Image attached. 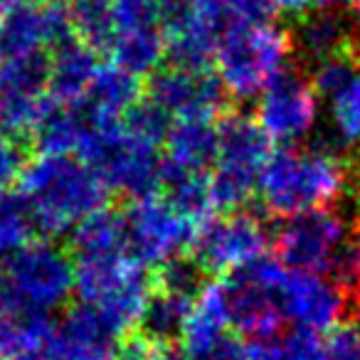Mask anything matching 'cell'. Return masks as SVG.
I'll return each mask as SVG.
<instances>
[{
    "mask_svg": "<svg viewBox=\"0 0 360 360\" xmlns=\"http://www.w3.org/2000/svg\"><path fill=\"white\" fill-rule=\"evenodd\" d=\"M18 193L45 237L70 235L82 220L106 207L109 186L89 160L75 153H37L20 170Z\"/></svg>",
    "mask_w": 360,
    "mask_h": 360,
    "instance_id": "obj_1",
    "label": "cell"
},
{
    "mask_svg": "<svg viewBox=\"0 0 360 360\" xmlns=\"http://www.w3.org/2000/svg\"><path fill=\"white\" fill-rule=\"evenodd\" d=\"M350 188V170L338 153L328 148H281L271 153L259 178L264 207L276 217L333 207Z\"/></svg>",
    "mask_w": 360,
    "mask_h": 360,
    "instance_id": "obj_2",
    "label": "cell"
},
{
    "mask_svg": "<svg viewBox=\"0 0 360 360\" xmlns=\"http://www.w3.org/2000/svg\"><path fill=\"white\" fill-rule=\"evenodd\" d=\"M294 37L274 22L227 25L215 52V75L232 99L259 96L289 65Z\"/></svg>",
    "mask_w": 360,
    "mask_h": 360,
    "instance_id": "obj_3",
    "label": "cell"
},
{
    "mask_svg": "<svg viewBox=\"0 0 360 360\" xmlns=\"http://www.w3.org/2000/svg\"><path fill=\"white\" fill-rule=\"evenodd\" d=\"M75 291L82 304L91 306L119 335H126L143 321L153 294V281L143 264L131 255L106 259H75Z\"/></svg>",
    "mask_w": 360,
    "mask_h": 360,
    "instance_id": "obj_4",
    "label": "cell"
},
{
    "mask_svg": "<svg viewBox=\"0 0 360 360\" xmlns=\"http://www.w3.org/2000/svg\"><path fill=\"white\" fill-rule=\"evenodd\" d=\"M271 143L259 121L247 114H225L217 124V158L210 186L217 210H240L259 188L264 165L271 158Z\"/></svg>",
    "mask_w": 360,
    "mask_h": 360,
    "instance_id": "obj_5",
    "label": "cell"
},
{
    "mask_svg": "<svg viewBox=\"0 0 360 360\" xmlns=\"http://www.w3.org/2000/svg\"><path fill=\"white\" fill-rule=\"evenodd\" d=\"M350 237L348 220L333 207L296 212L276 230V257L289 269L330 274L345 284Z\"/></svg>",
    "mask_w": 360,
    "mask_h": 360,
    "instance_id": "obj_6",
    "label": "cell"
},
{
    "mask_svg": "<svg viewBox=\"0 0 360 360\" xmlns=\"http://www.w3.org/2000/svg\"><path fill=\"white\" fill-rule=\"evenodd\" d=\"M160 150H163L160 146L129 134L121 119L99 126L79 158L89 160L99 170L109 191L136 200L158 193L163 178Z\"/></svg>",
    "mask_w": 360,
    "mask_h": 360,
    "instance_id": "obj_7",
    "label": "cell"
},
{
    "mask_svg": "<svg viewBox=\"0 0 360 360\" xmlns=\"http://www.w3.org/2000/svg\"><path fill=\"white\" fill-rule=\"evenodd\" d=\"M289 276V266L276 257H264L230 271L225 279L230 294L232 326L252 340L276 338L284 326L281 286Z\"/></svg>",
    "mask_w": 360,
    "mask_h": 360,
    "instance_id": "obj_8",
    "label": "cell"
},
{
    "mask_svg": "<svg viewBox=\"0 0 360 360\" xmlns=\"http://www.w3.org/2000/svg\"><path fill=\"white\" fill-rule=\"evenodd\" d=\"M11 289L35 311H55L72 296L77 284V266L60 245L47 240H30L3 262Z\"/></svg>",
    "mask_w": 360,
    "mask_h": 360,
    "instance_id": "obj_9",
    "label": "cell"
},
{
    "mask_svg": "<svg viewBox=\"0 0 360 360\" xmlns=\"http://www.w3.org/2000/svg\"><path fill=\"white\" fill-rule=\"evenodd\" d=\"M200 227L186 217L165 195H150L131 200L126 210L129 252L143 266H163L193 247Z\"/></svg>",
    "mask_w": 360,
    "mask_h": 360,
    "instance_id": "obj_10",
    "label": "cell"
},
{
    "mask_svg": "<svg viewBox=\"0 0 360 360\" xmlns=\"http://www.w3.org/2000/svg\"><path fill=\"white\" fill-rule=\"evenodd\" d=\"M269 245V230L250 212L230 210L200 225L193 242V259L207 274H230L259 259Z\"/></svg>",
    "mask_w": 360,
    "mask_h": 360,
    "instance_id": "obj_11",
    "label": "cell"
},
{
    "mask_svg": "<svg viewBox=\"0 0 360 360\" xmlns=\"http://www.w3.org/2000/svg\"><path fill=\"white\" fill-rule=\"evenodd\" d=\"M321 116V96L311 79L294 70H284L259 96L255 119L271 141L294 146L316 131Z\"/></svg>",
    "mask_w": 360,
    "mask_h": 360,
    "instance_id": "obj_12",
    "label": "cell"
},
{
    "mask_svg": "<svg viewBox=\"0 0 360 360\" xmlns=\"http://www.w3.org/2000/svg\"><path fill=\"white\" fill-rule=\"evenodd\" d=\"M75 37L70 11L57 0H18L0 20V62L47 55Z\"/></svg>",
    "mask_w": 360,
    "mask_h": 360,
    "instance_id": "obj_13",
    "label": "cell"
},
{
    "mask_svg": "<svg viewBox=\"0 0 360 360\" xmlns=\"http://www.w3.org/2000/svg\"><path fill=\"white\" fill-rule=\"evenodd\" d=\"M227 91L220 77L200 67L168 65L148 77V99L170 119H217L225 111Z\"/></svg>",
    "mask_w": 360,
    "mask_h": 360,
    "instance_id": "obj_14",
    "label": "cell"
},
{
    "mask_svg": "<svg viewBox=\"0 0 360 360\" xmlns=\"http://www.w3.org/2000/svg\"><path fill=\"white\" fill-rule=\"evenodd\" d=\"M50 101V57L30 55L0 62V129L30 134Z\"/></svg>",
    "mask_w": 360,
    "mask_h": 360,
    "instance_id": "obj_15",
    "label": "cell"
},
{
    "mask_svg": "<svg viewBox=\"0 0 360 360\" xmlns=\"http://www.w3.org/2000/svg\"><path fill=\"white\" fill-rule=\"evenodd\" d=\"M281 309L284 319L299 330L309 333H328L345 319L348 311V291L330 274L289 269L281 286Z\"/></svg>",
    "mask_w": 360,
    "mask_h": 360,
    "instance_id": "obj_16",
    "label": "cell"
},
{
    "mask_svg": "<svg viewBox=\"0 0 360 360\" xmlns=\"http://www.w3.org/2000/svg\"><path fill=\"white\" fill-rule=\"evenodd\" d=\"M225 22L193 0H168L163 13V32L170 65L200 67L215 65V52Z\"/></svg>",
    "mask_w": 360,
    "mask_h": 360,
    "instance_id": "obj_17",
    "label": "cell"
},
{
    "mask_svg": "<svg viewBox=\"0 0 360 360\" xmlns=\"http://www.w3.org/2000/svg\"><path fill=\"white\" fill-rule=\"evenodd\" d=\"M116 330L91 306L67 311L45 345L47 360H114Z\"/></svg>",
    "mask_w": 360,
    "mask_h": 360,
    "instance_id": "obj_18",
    "label": "cell"
},
{
    "mask_svg": "<svg viewBox=\"0 0 360 360\" xmlns=\"http://www.w3.org/2000/svg\"><path fill=\"white\" fill-rule=\"evenodd\" d=\"M230 326L232 311L225 281H207L193 299L191 314L178 338L183 340V348L205 358L225 340V330Z\"/></svg>",
    "mask_w": 360,
    "mask_h": 360,
    "instance_id": "obj_19",
    "label": "cell"
},
{
    "mask_svg": "<svg viewBox=\"0 0 360 360\" xmlns=\"http://www.w3.org/2000/svg\"><path fill=\"white\" fill-rule=\"evenodd\" d=\"M358 35L353 20L340 15V11H319L301 15L294 32V50H299L306 60L319 62L323 57L338 55L358 45Z\"/></svg>",
    "mask_w": 360,
    "mask_h": 360,
    "instance_id": "obj_20",
    "label": "cell"
},
{
    "mask_svg": "<svg viewBox=\"0 0 360 360\" xmlns=\"http://www.w3.org/2000/svg\"><path fill=\"white\" fill-rule=\"evenodd\" d=\"M96 70L99 62L94 47L82 42L79 37H70L50 55V96L62 104L82 101Z\"/></svg>",
    "mask_w": 360,
    "mask_h": 360,
    "instance_id": "obj_21",
    "label": "cell"
},
{
    "mask_svg": "<svg viewBox=\"0 0 360 360\" xmlns=\"http://www.w3.org/2000/svg\"><path fill=\"white\" fill-rule=\"evenodd\" d=\"M141 101V82L119 65H99L79 104L101 121H121Z\"/></svg>",
    "mask_w": 360,
    "mask_h": 360,
    "instance_id": "obj_22",
    "label": "cell"
},
{
    "mask_svg": "<svg viewBox=\"0 0 360 360\" xmlns=\"http://www.w3.org/2000/svg\"><path fill=\"white\" fill-rule=\"evenodd\" d=\"M217 158V124L212 119H175L163 143V160L188 170H207Z\"/></svg>",
    "mask_w": 360,
    "mask_h": 360,
    "instance_id": "obj_23",
    "label": "cell"
},
{
    "mask_svg": "<svg viewBox=\"0 0 360 360\" xmlns=\"http://www.w3.org/2000/svg\"><path fill=\"white\" fill-rule=\"evenodd\" d=\"M106 52L111 55L114 65L141 79L160 70L163 60L168 57V42L160 25L119 27Z\"/></svg>",
    "mask_w": 360,
    "mask_h": 360,
    "instance_id": "obj_24",
    "label": "cell"
},
{
    "mask_svg": "<svg viewBox=\"0 0 360 360\" xmlns=\"http://www.w3.org/2000/svg\"><path fill=\"white\" fill-rule=\"evenodd\" d=\"M70 235L75 259H106V257L131 255L126 215L109 207H101L82 220Z\"/></svg>",
    "mask_w": 360,
    "mask_h": 360,
    "instance_id": "obj_25",
    "label": "cell"
},
{
    "mask_svg": "<svg viewBox=\"0 0 360 360\" xmlns=\"http://www.w3.org/2000/svg\"><path fill=\"white\" fill-rule=\"evenodd\" d=\"M163 195L178 207L186 217H191L198 227L215 217V198H212L210 175L205 170H188L170 165L163 160V178H160Z\"/></svg>",
    "mask_w": 360,
    "mask_h": 360,
    "instance_id": "obj_26",
    "label": "cell"
},
{
    "mask_svg": "<svg viewBox=\"0 0 360 360\" xmlns=\"http://www.w3.org/2000/svg\"><path fill=\"white\" fill-rule=\"evenodd\" d=\"M193 299H195V296L163 289V286H155V281H153V294H150L143 321H141L143 330L148 335H153V338L163 340V343L168 338L180 335V330L186 326L188 314H191Z\"/></svg>",
    "mask_w": 360,
    "mask_h": 360,
    "instance_id": "obj_27",
    "label": "cell"
},
{
    "mask_svg": "<svg viewBox=\"0 0 360 360\" xmlns=\"http://www.w3.org/2000/svg\"><path fill=\"white\" fill-rule=\"evenodd\" d=\"M67 11H70L75 37L91 45L96 52L109 50V42L114 40L116 32L111 0H70Z\"/></svg>",
    "mask_w": 360,
    "mask_h": 360,
    "instance_id": "obj_28",
    "label": "cell"
},
{
    "mask_svg": "<svg viewBox=\"0 0 360 360\" xmlns=\"http://www.w3.org/2000/svg\"><path fill=\"white\" fill-rule=\"evenodd\" d=\"M247 360H328V355L319 333L296 328L281 340H252L247 345Z\"/></svg>",
    "mask_w": 360,
    "mask_h": 360,
    "instance_id": "obj_29",
    "label": "cell"
},
{
    "mask_svg": "<svg viewBox=\"0 0 360 360\" xmlns=\"http://www.w3.org/2000/svg\"><path fill=\"white\" fill-rule=\"evenodd\" d=\"M326 104H328L330 136L335 143L340 148L360 146V75L348 86L335 91L330 99H326Z\"/></svg>",
    "mask_w": 360,
    "mask_h": 360,
    "instance_id": "obj_30",
    "label": "cell"
},
{
    "mask_svg": "<svg viewBox=\"0 0 360 360\" xmlns=\"http://www.w3.org/2000/svg\"><path fill=\"white\" fill-rule=\"evenodd\" d=\"M32 230L35 222L20 193H11L8 188L0 191V259L27 245L32 240Z\"/></svg>",
    "mask_w": 360,
    "mask_h": 360,
    "instance_id": "obj_31",
    "label": "cell"
},
{
    "mask_svg": "<svg viewBox=\"0 0 360 360\" xmlns=\"http://www.w3.org/2000/svg\"><path fill=\"white\" fill-rule=\"evenodd\" d=\"M360 75V47H350L338 55L323 57V60L314 62L311 70V84L319 91L321 99H330L335 91L348 86L355 77Z\"/></svg>",
    "mask_w": 360,
    "mask_h": 360,
    "instance_id": "obj_32",
    "label": "cell"
},
{
    "mask_svg": "<svg viewBox=\"0 0 360 360\" xmlns=\"http://www.w3.org/2000/svg\"><path fill=\"white\" fill-rule=\"evenodd\" d=\"M198 6L225 22V27L271 22V15L276 13L274 0H205Z\"/></svg>",
    "mask_w": 360,
    "mask_h": 360,
    "instance_id": "obj_33",
    "label": "cell"
},
{
    "mask_svg": "<svg viewBox=\"0 0 360 360\" xmlns=\"http://www.w3.org/2000/svg\"><path fill=\"white\" fill-rule=\"evenodd\" d=\"M124 126L136 139H143L148 143H155L163 148L165 136H168L170 126H173V119L150 99H141L124 116Z\"/></svg>",
    "mask_w": 360,
    "mask_h": 360,
    "instance_id": "obj_34",
    "label": "cell"
},
{
    "mask_svg": "<svg viewBox=\"0 0 360 360\" xmlns=\"http://www.w3.org/2000/svg\"><path fill=\"white\" fill-rule=\"evenodd\" d=\"M114 6L116 30L119 27H139V25H160L163 27V13L168 0H111Z\"/></svg>",
    "mask_w": 360,
    "mask_h": 360,
    "instance_id": "obj_35",
    "label": "cell"
},
{
    "mask_svg": "<svg viewBox=\"0 0 360 360\" xmlns=\"http://www.w3.org/2000/svg\"><path fill=\"white\" fill-rule=\"evenodd\" d=\"M328 360H360V319H343L326 338Z\"/></svg>",
    "mask_w": 360,
    "mask_h": 360,
    "instance_id": "obj_36",
    "label": "cell"
},
{
    "mask_svg": "<svg viewBox=\"0 0 360 360\" xmlns=\"http://www.w3.org/2000/svg\"><path fill=\"white\" fill-rule=\"evenodd\" d=\"M165 343L153 335H148L146 330L141 333H126L124 340L116 343L114 360H163L165 355Z\"/></svg>",
    "mask_w": 360,
    "mask_h": 360,
    "instance_id": "obj_37",
    "label": "cell"
},
{
    "mask_svg": "<svg viewBox=\"0 0 360 360\" xmlns=\"http://www.w3.org/2000/svg\"><path fill=\"white\" fill-rule=\"evenodd\" d=\"M22 153L18 148V143L0 129V191H6L20 178L22 170Z\"/></svg>",
    "mask_w": 360,
    "mask_h": 360,
    "instance_id": "obj_38",
    "label": "cell"
},
{
    "mask_svg": "<svg viewBox=\"0 0 360 360\" xmlns=\"http://www.w3.org/2000/svg\"><path fill=\"white\" fill-rule=\"evenodd\" d=\"M345 284L355 286L360 291V227L350 237L348 247V274H345Z\"/></svg>",
    "mask_w": 360,
    "mask_h": 360,
    "instance_id": "obj_39",
    "label": "cell"
},
{
    "mask_svg": "<svg viewBox=\"0 0 360 360\" xmlns=\"http://www.w3.org/2000/svg\"><path fill=\"white\" fill-rule=\"evenodd\" d=\"M314 6H316L314 0H274L276 11L284 13V15H296V18L306 15Z\"/></svg>",
    "mask_w": 360,
    "mask_h": 360,
    "instance_id": "obj_40",
    "label": "cell"
},
{
    "mask_svg": "<svg viewBox=\"0 0 360 360\" xmlns=\"http://www.w3.org/2000/svg\"><path fill=\"white\" fill-rule=\"evenodd\" d=\"M163 360H205L202 355H195V353H191L188 348H180V350H165V355H163Z\"/></svg>",
    "mask_w": 360,
    "mask_h": 360,
    "instance_id": "obj_41",
    "label": "cell"
},
{
    "mask_svg": "<svg viewBox=\"0 0 360 360\" xmlns=\"http://www.w3.org/2000/svg\"><path fill=\"white\" fill-rule=\"evenodd\" d=\"M316 8H323V11H340V8H350L355 0H314Z\"/></svg>",
    "mask_w": 360,
    "mask_h": 360,
    "instance_id": "obj_42",
    "label": "cell"
},
{
    "mask_svg": "<svg viewBox=\"0 0 360 360\" xmlns=\"http://www.w3.org/2000/svg\"><path fill=\"white\" fill-rule=\"evenodd\" d=\"M11 360H47V358H45V350H27V353H20Z\"/></svg>",
    "mask_w": 360,
    "mask_h": 360,
    "instance_id": "obj_43",
    "label": "cell"
},
{
    "mask_svg": "<svg viewBox=\"0 0 360 360\" xmlns=\"http://www.w3.org/2000/svg\"><path fill=\"white\" fill-rule=\"evenodd\" d=\"M350 11H353V25H355V30L360 32V0H355L353 6H350Z\"/></svg>",
    "mask_w": 360,
    "mask_h": 360,
    "instance_id": "obj_44",
    "label": "cell"
},
{
    "mask_svg": "<svg viewBox=\"0 0 360 360\" xmlns=\"http://www.w3.org/2000/svg\"><path fill=\"white\" fill-rule=\"evenodd\" d=\"M15 3H18V0H0V20L11 13V8L15 6Z\"/></svg>",
    "mask_w": 360,
    "mask_h": 360,
    "instance_id": "obj_45",
    "label": "cell"
},
{
    "mask_svg": "<svg viewBox=\"0 0 360 360\" xmlns=\"http://www.w3.org/2000/svg\"><path fill=\"white\" fill-rule=\"evenodd\" d=\"M358 207H360V178H358Z\"/></svg>",
    "mask_w": 360,
    "mask_h": 360,
    "instance_id": "obj_46",
    "label": "cell"
},
{
    "mask_svg": "<svg viewBox=\"0 0 360 360\" xmlns=\"http://www.w3.org/2000/svg\"><path fill=\"white\" fill-rule=\"evenodd\" d=\"M57 3H70V0H57Z\"/></svg>",
    "mask_w": 360,
    "mask_h": 360,
    "instance_id": "obj_47",
    "label": "cell"
}]
</instances>
